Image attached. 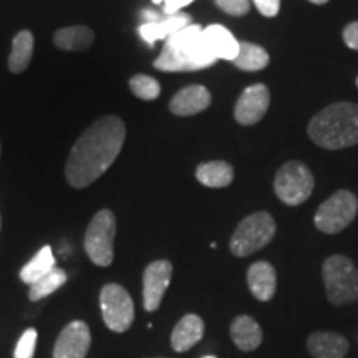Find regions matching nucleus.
Returning <instances> with one entry per match:
<instances>
[{
  "label": "nucleus",
  "mask_w": 358,
  "mask_h": 358,
  "mask_svg": "<svg viewBox=\"0 0 358 358\" xmlns=\"http://www.w3.org/2000/svg\"><path fill=\"white\" fill-rule=\"evenodd\" d=\"M127 128L118 116H105L87 128L71 148L65 166L66 181L77 189L95 182L118 158Z\"/></svg>",
  "instance_id": "f257e3e1"
},
{
  "label": "nucleus",
  "mask_w": 358,
  "mask_h": 358,
  "mask_svg": "<svg viewBox=\"0 0 358 358\" xmlns=\"http://www.w3.org/2000/svg\"><path fill=\"white\" fill-rule=\"evenodd\" d=\"M308 136L325 150H342L358 143V105L348 101L325 106L310 120Z\"/></svg>",
  "instance_id": "f03ea898"
},
{
  "label": "nucleus",
  "mask_w": 358,
  "mask_h": 358,
  "mask_svg": "<svg viewBox=\"0 0 358 358\" xmlns=\"http://www.w3.org/2000/svg\"><path fill=\"white\" fill-rule=\"evenodd\" d=\"M216 64V57L203 42V29L191 24L166 38L163 52L155 62V69L161 71H194Z\"/></svg>",
  "instance_id": "7ed1b4c3"
},
{
  "label": "nucleus",
  "mask_w": 358,
  "mask_h": 358,
  "mask_svg": "<svg viewBox=\"0 0 358 358\" xmlns=\"http://www.w3.org/2000/svg\"><path fill=\"white\" fill-rule=\"evenodd\" d=\"M327 299L334 306L358 301V268L345 256H330L322 267Z\"/></svg>",
  "instance_id": "20e7f679"
},
{
  "label": "nucleus",
  "mask_w": 358,
  "mask_h": 358,
  "mask_svg": "<svg viewBox=\"0 0 358 358\" xmlns=\"http://www.w3.org/2000/svg\"><path fill=\"white\" fill-rule=\"evenodd\" d=\"M275 234V221L268 213H254L239 222L231 237V252L248 257L271 243Z\"/></svg>",
  "instance_id": "39448f33"
},
{
  "label": "nucleus",
  "mask_w": 358,
  "mask_h": 358,
  "mask_svg": "<svg viewBox=\"0 0 358 358\" xmlns=\"http://www.w3.org/2000/svg\"><path fill=\"white\" fill-rule=\"evenodd\" d=\"M116 219L110 209H103L90 222L85 234V250L93 264L108 267L113 262Z\"/></svg>",
  "instance_id": "423d86ee"
},
{
  "label": "nucleus",
  "mask_w": 358,
  "mask_h": 358,
  "mask_svg": "<svg viewBox=\"0 0 358 358\" xmlns=\"http://www.w3.org/2000/svg\"><path fill=\"white\" fill-rule=\"evenodd\" d=\"M313 186V174L301 161H289L275 174L274 191L282 203L299 206L310 198Z\"/></svg>",
  "instance_id": "0eeeda50"
},
{
  "label": "nucleus",
  "mask_w": 358,
  "mask_h": 358,
  "mask_svg": "<svg viewBox=\"0 0 358 358\" xmlns=\"http://www.w3.org/2000/svg\"><path fill=\"white\" fill-rule=\"evenodd\" d=\"M358 213V199L352 191L334 192L315 213V227L325 234H337L350 226Z\"/></svg>",
  "instance_id": "6e6552de"
},
{
  "label": "nucleus",
  "mask_w": 358,
  "mask_h": 358,
  "mask_svg": "<svg viewBox=\"0 0 358 358\" xmlns=\"http://www.w3.org/2000/svg\"><path fill=\"white\" fill-rule=\"evenodd\" d=\"M103 320L113 332L123 334L134 320V303L128 290L118 284H106L100 292Z\"/></svg>",
  "instance_id": "1a4fd4ad"
},
{
  "label": "nucleus",
  "mask_w": 358,
  "mask_h": 358,
  "mask_svg": "<svg viewBox=\"0 0 358 358\" xmlns=\"http://www.w3.org/2000/svg\"><path fill=\"white\" fill-rule=\"evenodd\" d=\"M271 105V93L262 83L250 85L243 92L236 103L234 118L243 127H252L261 122Z\"/></svg>",
  "instance_id": "9d476101"
},
{
  "label": "nucleus",
  "mask_w": 358,
  "mask_h": 358,
  "mask_svg": "<svg viewBox=\"0 0 358 358\" xmlns=\"http://www.w3.org/2000/svg\"><path fill=\"white\" fill-rule=\"evenodd\" d=\"M173 277L169 261H155L146 267L143 275V303L148 312L158 310Z\"/></svg>",
  "instance_id": "9b49d317"
},
{
  "label": "nucleus",
  "mask_w": 358,
  "mask_h": 358,
  "mask_svg": "<svg viewBox=\"0 0 358 358\" xmlns=\"http://www.w3.org/2000/svg\"><path fill=\"white\" fill-rule=\"evenodd\" d=\"M92 335L88 325L82 320L70 322L58 335L53 358H85L90 350Z\"/></svg>",
  "instance_id": "f8f14e48"
},
{
  "label": "nucleus",
  "mask_w": 358,
  "mask_h": 358,
  "mask_svg": "<svg viewBox=\"0 0 358 358\" xmlns=\"http://www.w3.org/2000/svg\"><path fill=\"white\" fill-rule=\"evenodd\" d=\"M211 105V93L203 85H189V87L179 90L173 100L169 101V110L173 115L191 116L198 115Z\"/></svg>",
  "instance_id": "ddd939ff"
},
{
  "label": "nucleus",
  "mask_w": 358,
  "mask_h": 358,
  "mask_svg": "<svg viewBox=\"0 0 358 358\" xmlns=\"http://www.w3.org/2000/svg\"><path fill=\"white\" fill-rule=\"evenodd\" d=\"M191 15L185 12H178L174 15H161L159 20L153 24H141L138 27V34L148 45H155L156 40H166L173 34L179 32L185 27L191 25Z\"/></svg>",
  "instance_id": "4468645a"
},
{
  "label": "nucleus",
  "mask_w": 358,
  "mask_h": 358,
  "mask_svg": "<svg viewBox=\"0 0 358 358\" xmlns=\"http://www.w3.org/2000/svg\"><path fill=\"white\" fill-rule=\"evenodd\" d=\"M203 42L216 60L232 62L239 53V42L222 25H209L203 29Z\"/></svg>",
  "instance_id": "2eb2a0df"
},
{
  "label": "nucleus",
  "mask_w": 358,
  "mask_h": 358,
  "mask_svg": "<svg viewBox=\"0 0 358 358\" xmlns=\"http://www.w3.org/2000/svg\"><path fill=\"white\" fill-rule=\"evenodd\" d=\"M249 290L261 302H267L274 297L277 289V274L272 264L259 261L248 271Z\"/></svg>",
  "instance_id": "dca6fc26"
},
{
  "label": "nucleus",
  "mask_w": 358,
  "mask_h": 358,
  "mask_svg": "<svg viewBox=\"0 0 358 358\" xmlns=\"http://www.w3.org/2000/svg\"><path fill=\"white\" fill-rule=\"evenodd\" d=\"M307 348L315 358H343L348 352V342L337 332H313L307 340Z\"/></svg>",
  "instance_id": "f3484780"
},
{
  "label": "nucleus",
  "mask_w": 358,
  "mask_h": 358,
  "mask_svg": "<svg viewBox=\"0 0 358 358\" xmlns=\"http://www.w3.org/2000/svg\"><path fill=\"white\" fill-rule=\"evenodd\" d=\"M204 335V322L201 317L189 313L178 322L171 334V345L176 352H187L201 342Z\"/></svg>",
  "instance_id": "a211bd4d"
},
{
  "label": "nucleus",
  "mask_w": 358,
  "mask_h": 358,
  "mask_svg": "<svg viewBox=\"0 0 358 358\" xmlns=\"http://www.w3.org/2000/svg\"><path fill=\"white\" fill-rule=\"evenodd\" d=\"M231 337L243 352H252L262 343V329L252 317L239 315L231 324Z\"/></svg>",
  "instance_id": "6ab92c4d"
},
{
  "label": "nucleus",
  "mask_w": 358,
  "mask_h": 358,
  "mask_svg": "<svg viewBox=\"0 0 358 358\" xmlns=\"http://www.w3.org/2000/svg\"><path fill=\"white\" fill-rule=\"evenodd\" d=\"M93 40H95V34L92 29L85 25H75L66 27V29L57 30L53 42L60 50L66 52H83L92 47Z\"/></svg>",
  "instance_id": "aec40b11"
},
{
  "label": "nucleus",
  "mask_w": 358,
  "mask_h": 358,
  "mask_svg": "<svg viewBox=\"0 0 358 358\" xmlns=\"http://www.w3.org/2000/svg\"><path fill=\"white\" fill-rule=\"evenodd\" d=\"M196 178L208 187H226L234 179V168L226 161H208L196 169Z\"/></svg>",
  "instance_id": "412c9836"
},
{
  "label": "nucleus",
  "mask_w": 358,
  "mask_h": 358,
  "mask_svg": "<svg viewBox=\"0 0 358 358\" xmlns=\"http://www.w3.org/2000/svg\"><path fill=\"white\" fill-rule=\"evenodd\" d=\"M34 55V35L29 30H22L15 35L12 45L10 57H8V70L12 73H22L29 69Z\"/></svg>",
  "instance_id": "4be33fe9"
},
{
  "label": "nucleus",
  "mask_w": 358,
  "mask_h": 358,
  "mask_svg": "<svg viewBox=\"0 0 358 358\" xmlns=\"http://www.w3.org/2000/svg\"><path fill=\"white\" fill-rule=\"evenodd\" d=\"M232 64L244 71L264 70L268 65V53L261 45L239 42V53L232 60Z\"/></svg>",
  "instance_id": "5701e85b"
},
{
  "label": "nucleus",
  "mask_w": 358,
  "mask_h": 358,
  "mask_svg": "<svg viewBox=\"0 0 358 358\" xmlns=\"http://www.w3.org/2000/svg\"><path fill=\"white\" fill-rule=\"evenodd\" d=\"M53 267L57 266H55V257H53L52 248L50 245H45L42 250H38V252L35 254L32 261L22 267L20 279L22 282H25V284L32 285L38 279H42L45 274H48Z\"/></svg>",
  "instance_id": "b1692460"
},
{
  "label": "nucleus",
  "mask_w": 358,
  "mask_h": 358,
  "mask_svg": "<svg viewBox=\"0 0 358 358\" xmlns=\"http://www.w3.org/2000/svg\"><path fill=\"white\" fill-rule=\"evenodd\" d=\"M65 282H66V274L64 268L53 267L48 274H45L42 279H38L35 284L30 285V290H29L30 301L34 302L42 301V299L48 297V295L60 289Z\"/></svg>",
  "instance_id": "393cba45"
},
{
  "label": "nucleus",
  "mask_w": 358,
  "mask_h": 358,
  "mask_svg": "<svg viewBox=\"0 0 358 358\" xmlns=\"http://www.w3.org/2000/svg\"><path fill=\"white\" fill-rule=\"evenodd\" d=\"M129 88L138 98L145 101H153L159 96L161 85L155 78L148 77V75H134L129 80Z\"/></svg>",
  "instance_id": "a878e982"
},
{
  "label": "nucleus",
  "mask_w": 358,
  "mask_h": 358,
  "mask_svg": "<svg viewBox=\"0 0 358 358\" xmlns=\"http://www.w3.org/2000/svg\"><path fill=\"white\" fill-rule=\"evenodd\" d=\"M35 345H37V330L29 329L22 334L15 347V353L13 358H32L35 352Z\"/></svg>",
  "instance_id": "bb28decb"
},
{
  "label": "nucleus",
  "mask_w": 358,
  "mask_h": 358,
  "mask_svg": "<svg viewBox=\"0 0 358 358\" xmlns=\"http://www.w3.org/2000/svg\"><path fill=\"white\" fill-rule=\"evenodd\" d=\"M222 12L232 17L245 15L250 10V0H214Z\"/></svg>",
  "instance_id": "cd10ccee"
},
{
  "label": "nucleus",
  "mask_w": 358,
  "mask_h": 358,
  "mask_svg": "<svg viewBox=\"0 0 358 358\" xmlns=\"http://www.w3.org/2000/svg\"><path fill=\"white\" fill-rule=\"evenodd\" d=\"M264 17H275L280 10V0H252Z\"/></svg>",
  "instance_id": "c85d7f7f"
},
{
  "label": "nucleus",
  "mask_w": 358,
  "mask_h": 358,
  "mask_svg": "<svg viewBox=\"0 0 358 358\" xmlns=\"http://www.w3.org/2000/svg\"><path fill=\"white\" fill-rule=\"evenodd\" d=\"M191 2H194V0H153V3H156V6H158V3H164V15H174V13H178L182 7L189 6Z\"/></svg>",
  "instance_id": "c756f323"
},
{
  "label": "nucleus",
  "mask_w": 358,
  "mask_h": 358,
  "mask_svg": "<svg viewBox=\"0 0 358 358\" xmlns=\"http://www.w3.org/2000/svg\"><path fill=\"white\" fill-rule=\"evenodd\" d=\"M343 42L348 48L358 52V22H352L343 30Z\"/></svg>",
  "instance_id": "7c9ffc66"
},
{
  "label": "nucleus",
  "mask_w": 358,
  "mask_h": 358,
  "mask_svg": "<svg viewBox=\"0 0 358 358\" xmlns=\"http://www.w3.org/2000/svg\"><path fill=\"white\" fill-rule=\"evenodd\" d=\"M308 2H312V3H317V6H324V3L329 2V0H308Z\"/></svg>",
  "instance_id": "2f4dec72"
},
{
  "label": "nucleus",
  "mask_w": 358,
  "mask_h": 358,
  "mask_svg": "<svg viewBox=\"0 0 358 358\" xmlns=\"http://www.w3.org/2000/svg\"><path fill=\"white\" fill-rule=\"evenodd\" d=\"M203 358H216V357H213V355H206V357H203Z\"/></svg>",
  "instance_id": "473e14b6"
},
{
  "label": "nucleus",
  "mask_w": 358,
  "mask_h": 358,
  "mask_svg": "<svg viewBox=\"0 0 358 358\" xmlns=\"http://www.w3.org/2000/svg\"><path fill=\"white\" fill-rule=\"evenodd\" d=\"M357 87H358V78H357Z\"/></svg>",
  "instance_id": "72a5a7b5"
}]
</instances>
